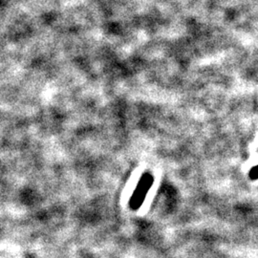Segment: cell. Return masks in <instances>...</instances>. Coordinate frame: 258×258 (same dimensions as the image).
Here are the masks:
<instances>
[{
  "instance_id": "6da1fadb",
  "label": "cell",
  "mask_w": 258,
  "mask_h": 258,
  "mask_svg": "<svg viewBox=\"0 0 258 258\" xmlns=\"http://www.w3.org/2000/svg\"><path fill=\"white\" fill-rule=\"evenodd\" d=\"M153 184V177L150 174H145L140 180L134 194L131 197L130 206L133 209H138L143 204L150 187Z\"/></svg>"
}]
</instances>
